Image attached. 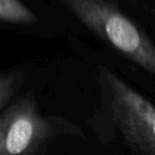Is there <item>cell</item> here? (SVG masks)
<instances>
[{
    "label": "cell",
    "instance_id": "6da1fadb",
    "mask_svg": "<svg viewBox=\"0 0 155 155\" xmlns=\"http://www.w3.org/2000/svg\"><path fill=\"white\" fill-rule=\"evenodd\" d=\"M92 33L155 76V44L113 0H61Z\"/></svg>",
    "mask_w": 155,
    "mask_h": 155
},
{
    "label": "cell",
    "instance_id": "7a4b0ae2",
    "mask_svg": "<svg viewBox=\"0 0 155 155\" xmlns=\"http://www.w3.org/2000/svg\"><path fill=\"white\" fill-rule=\"evenodd\" d=\"M98 84L103 109L126 142L143 155H155V105L104 65Z\"/></svg>",
    "mask_w": 155,
    "mask_h": 155
},
{
    "label": "cell",
    "instance_id": "3957f363",
    "mask_svg": "<svg viewBox=\"0 0 155 155\" xmlns=\"http://www.w3.org/2000/svg\"><path fill=\"white\" fill-rule=\"evenodd\" d=\"M73 125L40 113L33 96L13 101L0 116V155H35L58 132Z\"/></svg>",
    "mask_w": 155,
    "mask_h": 155
},
{
    "label": "cell",
    "instance_id": "277c9868",
    "mask_svg": "<svg viewBox=\"0 0 155 155\" xmlns=\"http://www.w3.org/2000/svg\"><path fill=\"white\" fill-rule=\"evenodd\" d=\"M0 21L8 24H31L36 22V16L21 0H0Z\"/></svg>",
    "mask_w": 155,
    "mask_h": 155
},
{
    "label": "cell",
    "instance_id": "5b68a950",
    "mask_svg": "<svg viewBox=\"0 0 155 155\" xmlns=\"http://www.w3.org/2000/svg\"><path fill=\"white\" fill-rule=\"evenodd\" d=\"M24 81V74L22 71L12 70L0 75V109H6L11 103L17 92L19 91Z\"/></svg>",
    "mask_w": 155,
    "mask_h": 155
}]
</instances>
